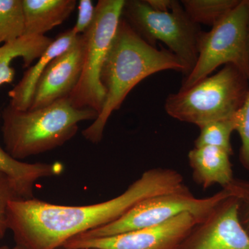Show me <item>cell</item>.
Here are the masks:
<instances>
[{"label": "cell", "instance_id": "cell-1", "mask_svg": "<svg viewBox=\"0 0 249 249\" xmlns=\"http://www.w3.org/2000/svg\"><path fill=\"white\" fill-rule=\"evenodd\" d=\"M177 170H147L120 196L87 206H63L36 198L10 203L9 228L24 249H55L77 236L117 220L141 201L186 188Z\"/></svg>", "mask_w": 249, "mask_h": 249}, {"label": "cell", "instance_id": "cell-2", "mask_svg": "<svg viewBox=\"0 0 249 249\" xmlns=\"http://www.w3.org/2000/svg\"><path fill=\"white\" fill-rule=\"evenodd\" d=\"M165 70L185 73L175 54L147 43L121 18L101 71L106 101L97 119L82 132L85 139L94 144L101 142L109 118L121 107L131 90L147 77Z\"/></svg>", "mask_w": 249, "mask_h": 249}, {"label": "cell", "instance_id": "cell-3", "mask_svg": "<svg viewBox=\"0 0 249 249\" xmlns=\"http://www.w3.org/2000/svg\"><path fill=\"white\" fill-rule=\"evenodd\" d=\"M91 109H77L69 98L50 106L22 111L6 106L1 112L3 141L6 151L21 160L62 146L78 132L82 121L97 119Z\"/></svg>", "mask_w": 249, "mask_h": 249}, {"label": "cell", "instance_id": "cell-4", "mask_svg": "<svg viewBox=\"0 0 249 249\" xmlns=\"http://www.w3.org/2000/svg\"><path fill=\"white\" fill-rule=\"evenodd\" d=\"M249 93L248 78L229 64L191 88L170 93L164 108L173 119L199 127L211 121L231 119Z\"/></svg>", "mask_w": 249, "mask_h": 249}, {"label": "cell", "instance_id": "cell-5", "mask_svg": "<svg viewBox=\"0 0 249 249\" xmlns=\"http://www.w3.org/2000/svg\"><path fill=\"white\" fill-rule=\"evenodd\" d=\"M122 17L150 45L157 47L159 41L165 44L183 64L185 76L191 73L197 60L202 30L188 17L179 1L175 0L168 12H157L145 0H127Z\"/></svg>", "mask_w": 249, "mask_h": 249}, {"label": "cell", "instance_id": "cell-6", "mask_svg": "<svg viewBox=\"0 0 249 249\" xmlns=\"http://www.w3.org/2000/svg\"><path fill=\"white\" fill-rule=\"evenodd\" d=\"M125 0H99L91 27L84 34L83 71L76 88L69 96L77 109H91L101 113L106 101L101 71L122 18Z\"/></svg>", "mask_w": 249, "mask_h": 249}, {"label": "cell", "instance_id": "cell-7", "mask_svg": "<svg viewBox=\"0 0 249 249\" xmlns=\"http://www.w3.org/2000/svg\"><path fill=\"white\" fill-rule=\"evenodd\" d=\"M249 0L240 3L208 32L202 31L194 68L185 76L179 90L191 88L222 65L237 67L249 80L247 25Z\"/></svg>", "mask_w": 249, "mask_h": 249}, {"label": "cell", "instance_id": "cell-8", "mask_svg": "<svg viewBox=\"0 0 249 249\" xmlns=\"http://www.w3.org/2000/svg\"><path fill=\"white\" fill-rule=\"evenodd\" d=\"M230 196L229 191L222 188L209 197L197 198L186 187L141 201L117 220L74 238H100L134 231L159 225L184 213H190L203 220Z\"/></svg>", "mask_w": 249, "mask_h": 249}, {"label": "cell", "instance_id": "cell-9", "mask_svg": "<svg viewBox=\"0 0 249 249\" xmlns=\"http://www.w3.org/2000/svg\"><path fill=\"white\" fill-rule=\"evenodd\" d=\"M201 221L194 214L184 213L159 225L111 237L73 238L63 246L95 249H179Z\"/></svg>", "mask_w": 249, "mask_h": 249}, {"label": "cell", "instance_id": "cell-10", "mask_svg": "<svg viewBox=\"0 0 249 249\" xmlns=\"http://www.w3.org/2000/svg\"><path fill=\"white\" fill-rule=\"evenodd\" d=\"M179 249H249V235L241 224L236 198L231 195L218 205Z\"/></svg>", "mask_w": 249, "mask_h": 249}, {"label": "cell", "instance_id": "cell-11", "mask_svg": "<svg viewBox=\"0 0 249 249\" xmlns=\"http://www.w3.org/2000/svg\"><path fill=\"white\" fill-rule=\"evenodd\" d=\"M85 43L79 35L76 43L51 62L36 85L30 109H37L68 98L81 76Z\"/></svg>", "mask_w": 249, "mask_h": 249}, {"label": "cell", "instance_id": "cell-12", "mask_svg": "<svg viewBox=\"0 0 249 249\" xmlns=\"http://www.w3.org/2000/svg\"><path fill=\"white\" fill-rule=\"evenodd\" d=\"M78 36L79 35H76L71 29L62 33L53 40L38 58V61L28 69L24 72L22 79L10 90V106L19 110L26 111L30 109L36 85L42 73L54 59L67 52L76 43Z\"/></svg>", "mask_w": 249, "mask_h": 249}, {"label": "cell", "instance_id": "cell-13", "mask_svg": "<svg viewBox=\"0 0 249 249\" xmlns=\"http://www.w3.org/2000/svg\"><path fill=\"white\" fill-rule=\"evenodd\" d=\"M231 155L216 147H195L188 152V158L193 171V178L203 189L214 184L223 188L233 180Z\"/></svg>", "mask_w": 249, "mask_h": 249}, {"label": "cell", "instance_id": "cell-14", "mask_svg": "<svg viewBox=\"0 0 249 249\" xmlns=\"http://www.w3.org/2000/svg\"><path fill=\"white\" fill-rule=\"evenodd\" d=\"M63 170L64 165L60 162L29 163L16 160L0 146V173L11 179L21 199L34 198V187L37 181L59 176Z\"/></svg>", "mask_w": 249, "mask_h": 249}, {"label": "cell", "instance_id": "cell-15", "mask_svg": "<svg viewBox=\"0 0 249 249\" xmlns=\"http://www.w3.org/2000/svg\"><path fill=\"white\" fill-rule=\"evenodd\" d=\"M24 35L45 36L76 9V0H22Z\"/></svg>", "mask_w": 249, "mask_h": 249}, {"label": "cell", "instance_id": "cell-16", "mask_svg": "<svg viewBox=\"0 0 249 249\" xmlns=\"http://www.w3.org/2000/svg\"><path fill=\"white\" fill-rule=\"evenodd\" d=\"M45 36L23 35L17 40L0 47V86L12 83L16 71L11 66L14 59L21 57L24 67H29L53 42Z\"/></svg>", "mask_w": 249, "mask_h": 249}, {"label": "cell", "instance_id": "cell-17", "mask_svg": "<svg viewBox=\"0 0 249 249\" xmlns=\"http://www.w3.org/2000/svg\"><path fill=\"white\" fill-rule=\"evenodd\" d=\"M240 0H183V9L198 25L213 27L240 3Z\"/></svg>", "mask_w": 249, "mask_h": 249}, {"label": "cell", "instance_id": "cell-18", "mask_svg": "<svg viewBox=\"0 0 249 249\" xmlns=\"http://www.w3.org/2000/svg\"><path fill=\"white\" fill-rule=\"evenodd\" d=\"M24 30L22 0H0V42L17 40Z\"/></svg>", "mask_w": 249, "mask_h": 249}, {"label": "cell", "instance_id": "cell-19", "mask_svg": "<svg viewBox=\"0 0 249 249\" xmlns=\"http://www.w3.org/2000/svg\"><path fill=\"white\" fill-rule=\"evenodd\" d=\"M199 128L200 133L195 141V147H216L225 150L229 155L233 154L231 142V136L235 132L232 117L226 120L211 121Z\"/></svg>", "mask_w": 249, "mask_h": 249}, {"label": "cell", "instance_id": "cell-20", "mask_svg": "<svg viewBox=\"0 0 249 249\" xmlns=\"http://www.w3.org/2000/svg\"><path fill=\"white\" fill-rule=\"evenodd\" d=\"M232 121L241 139L239 160L242 167L249 171V93L243 106L232 116Z\"/></svg>", "mask_w": 249, "mask_h": 249}, {"label": "cell", "instance_id": "cell-21", "mask_svg": "<svg viewBox=\"0 0 249 249\" xmlns=\"http://www.w3.org/2000/svg\"><path fill=\"white\" fill-rule=\"evenodd\" d=\"M21 199L13 184L6 175L0 173V240L9 230V207L10 203L15 199Z\"/></svg>", "mask_w": 249, "mask_h": 249}, {"label": "cell", "instance_id": "cell-22", "mask_svg": "<svg viewBox=\"0 0 249 249\" xmlns=\"http://www.w3.org/2000/svg\"><path fill=\"white\" fill-rule=\"evenodd\" d=\"M236 198L238 202V214L241 224L249 235V181L242 178H234L224 187Z\"/></svg>", "mask_w": 249, "mask_h": 249}, {"label": "cell", "instance_id": "cell-23", "mask_svg": "<svg viewBox=\"0 0 249 249\" xmlns=\"http://www.w3.org/2000/svg\"><path fill=\"white\" fill-rule=\"evenodd\" d=\"M78 18L72 30L76 35H83L91 27L96 18V6L91 0H80Z\"/></svg>", "mask_w": 249, "mask_h": 249}, {"label": "cell", "instance_id": "cell-24", "mask_svg": "<svg viewBox=\"0 0 249 249\" xmlns=\"http://www.w3.org/2000/svg\"><path fill=\"white\" fill-rule=\"evenodd\" d=\"M145 1L157 12H168L173 9L175 0H145Z\"/></svg>", "mask_w": 249, "mask_h": 249}, {"label": "cell", "instance_id": "cell-25", "mask_svg": "<svg viewBox=\"0 0 249 249\" xmlns=\"http://www.w3.org/2000/svg\"><path fill=\"white\" fill-rule=\"evenodd\" d=\"M0 249H24L22 248L20 246L16 245L14 247H7V246H3V247H0Z\"/></svg>", "mask_w": 249, "mask_h": 249}, {"label": "cell", "instance_id": "cell-26", "mask_svg": "<svg viewBox=\"0 0 249 249\" xmlns=\"http://www.w3.org/2000/svg\"><path fill=\"white\" fill-rule=\"evenodd\" d=\"M247 48H248L249 56V20L248 25H247Z\"/></svg>", "mask_w": 249, "mask_h": 249}, {"label": "cell", "instance_id": "cell-27", "mask_svg": "<svg viewBox=\"0 0 249 249\" xmlns=\"http://www.w3.org/2000/svg\"><path fill=\"white\" fill-rule=\"evenodd\" d=\"M55 249H90V248H70V247H59V248H57Z\"/></svg>", "mask_w": 249, "mask_h": 249}, {"label": "cell", "instance_id": "cell-28", "mask_svg": "<svg viewBox=\"0 0 249 249\" xmlns=\"http://www.w3.org/2000/svg\"><path fill=\"white\" fill-rule=\"evenodd\" d=\"M0 43H1V42H0Z\"/></svg>", "mask_w": 249, "mask_h": 249}]
</instances>
